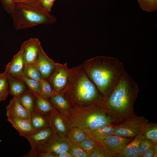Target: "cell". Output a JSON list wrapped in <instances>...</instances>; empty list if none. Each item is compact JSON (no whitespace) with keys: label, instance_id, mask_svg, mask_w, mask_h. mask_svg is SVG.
I'll return each instance as SVG.
<instances>
[{"label":"cell","instance_id":"obj_1","mask_svg":"<svg viewBox=\"0 0 157 157\" xmlns=\"http://www.w3.org/2000/svg\"><path fill=\"white\" fill-rule=\"evenodd\" d=\"M90 80L105 99L117 84L125 72L123 63L113 57L97 56L82 64Z\"/></svg>","mask_w":157,"mask_h":157},{"label":"cell","instance_id":"obj_2","mask_svg":"<svg viewBox=\"0 0 157 157\" xmlns=\"http://www.w3.org/2000/svg\"><path fill=\"white\" fill-rule=\"evenodd\" d=\"M139 88L126 71L103 104L114 121L118 124L135 116L133 107Z\"/></svg>","mask_w":157,"mask_h":157},{"label":"cell","instance_id":"obj_3","mask_svg":"<svg viewBox=\"0 0 157 157\" xmlns=\"http://www.w3.org/2000/svg\"><path fill=\"white\" fill-rule=\"evenodd\" d=\"M69 78L65 95L72 108L101 104L103 99L85 72L82 64L69 69Z\"/></svg>","mask_w":157,"mask_h":157},{"label":"cell","instance_id":"obj_4","mask_svg":"<svg viewBox=\"0 0 157 157\" xmlns=\"http://www.w3.org/2000/svg\"><path fill=\"white\" fill-rule=\"evenodd\" d=\"M64 115L70 128L76 127L83 130H91L115 123L103 103L83 107L72 108Z\"/></svg>","mask_w":157,"mask_h":157},{"label":"cell","instance_id":"obj_5","mask_svg":"<svg viewBox=\"0 0 157 157\" xmlns=\"http://www.w3.org/2000/svg\"><path fill=\"white\" fill-rule=\"evenodd\" d=\"M10 14L14 28L17 30L26 29L41 24H51L56 21V17L46 11L39 1L14 3Z\"/></svg>","mask_w":157,"mask_h":157},{"label":"cell","instance_id":"obj_6","mask_svg":"<svg viewBox=\"0 0 157 157\" xmlns=\"http://www.w3.org/2000/svg\"><path fill=\"white\" fill-rule=\"evenodd\" d=\"M67 138L61 137L54 134L47 140L33 149H30L22 157H37L39 154L44 153L58 154L68 151L72 145Z\"/></svg>","mask_w":157,"mask_h":157},{"label":"cell","instance_id":"obj_7","mask_svg":"<svg viewBox=\"0 0 157 157\" xmlns=\"http://www.w3.org/2000/svg\"><path fill=\"white\" fill-rule=\"evenodd\" d=\"M149 123L143 116L136 115L118 125H115L114 135L125 138H134L141 133Z\"/></svg>","mask_w":157,"mask_h":157},{"label":"cell","instance_id":"obj_8","mask_svg":"<svg viewBox=\"0 0 157 157\" xmlns=\"http://www.w3.org/2000/svg\"><path fill=\"white\" fill-rule=\"evenodd\" d=\"M134 138H125L112 135L101 140L93 139L96 144L104 150L106 157H116L123 148Z\"/></svg>","mask_w":157,"mask_h":157},{"label":"cell","instance_id":"obj_9","mask_svg":"<svg viewBox=\"0 0 157 157\" xmlns=\"http://www.w3.org/2000/svg\"><path fill=\"white\" fill-rule=\"evenodd\" d=\"M69 69L66 63H56L55 67L48 80L56 93H64L68 82Z\"/></svg>","mask_w":157,"mask_h":157},{"label":"cell","instance_id":"obj_10","mask_svg":"<svg viewBox=\"0 0 157 157\" xmlns=\"http://www.w3.org/2000/svg\"><path fill=\"white\" fill-rule=\"evenodd\" d=\"M48 117L49 126L54 134L63 137L67 136L71 128L63 113L55 108L48 114Z\"/></svg>","mask_w":157,"mask_h":157},{"label":"cell","instance_id":"obj_11","mask_svg":"<svg viewBox=\"0 0 157 157\" xmlns=\"http://www.w3.org/2000/svg\"><path fill=\"white\" fill-rule=\"evenodd\" d=\"M41 45L40 41L36 38H30L23 42L21 48L25 64L35 63Z\"/></svg>","mask_w":157,"mask_h":157},{"label":"cell","instance_id":"obj_12","mask_svg":"<svg viewBox=\"0 0 157 157\" xmlns=\"http://www.w3.org/2000/svg\"><path fill=\"white\" fill-rule=\"evenodd\" d=\"M35 63L43 78L48 79L55 67L56 63L46 55L41 45Z\"/></svg>","mask_w":157,"mask_h":157},{"label":"cell","instance_id":"obj_13","mask_svg":"<svg viewBox=\"0 0 157 157\" xmlns=\"http://www.w3.org/2000/svg\"><path fill=\"white\" fill-rule=\"evenodd\" d=\"M6 108L7 119H23L30 120L31 114L21 104L18 97H13Z\"/></svg>","mask_w":157,"mask_h":157},{"label":"cell","instance_id":"obj_14","mask_svg":"<svg viewBox=\"0 0 157 157\" xmlns=\"http://www.w3.org/2000/svg\"><path fill=\"white\" fill-rule=\"evenodd\" d=\"M54 133L49 126L35 131L24 136L29 142L33 149L47 140Z\"/></svg>","mask_w":157,"mask_h":157},{"label":"cell","instance_id":"obj_15","mask_svg":"<svg viewBox=\"0 0 157 157\" xmlns=\"http://www.w3.org/2000/svg\"><path fill=\"white\" fill-rule=\"evenodd\" d=\"M24 65L22 50L21 48L19 51L13 56L11 60L7 64L5 71L8 74L18 78L23 73Z\"/></svg>","mask_w":157,"mask_h":157},{"label":"cell","instance_id":"obj_16","mask_svg":"<svg viewBox=\"0 0 157 157\" xmlns=\"http://www.w3.org/2000/svg\"><path fill=\"white\" fill-rule=\"evenodd\" d=\"M144 138L142 133L135 136L130 142L123 148L116 157H139L138 146L140 142Z\"/></svg>","mask_w":157,"mask_h":157},{"label":"cell","instance_id":"obj_17","mask_svg":"<svg viewBox=\"0 0 157 157\" xmlns=\"http://www.w3.org/2000/svg\"><path fill=\"white\" fill-rule=\"evenodd\" d=\"M115 125H106L94 129L83 130L87 135L94 140H101L114 135Z\"/></svg>","mask_w":157,"mask_h":157},{"label":"cell","instance_id":"obj_18","mask_svg":"<svg viewBox=\"0 0 157 157\" xmlns=\"http://www.w3.org/2000/svg\"><path fill=\"white\" fill-rule=\"evenodd\" d=\"M7 76L9 85V94L13 97H19L27 90L28 88L23 81L10 74H7Z\"/></svg>","mask_w":157,"mask_h":157},{"label":"cell","instance_id":"obj_19","mask_svg":"<svg viewBox=\"0 0 157 157\" xmlns=\"http://www.w3.org/2000/svg\"><path fill=\"white\" fill-rule=\"evenodd\" d=\"M7 120L18 132L20 135L24 136L35 131L30 120L23 119H7Z\"/></svg>","mask_w":157,"mask_h":157},{"label":"cell","instance_id":"obj_20","mask_svg":"<svg viewBox=\"0 0 157 157\" xmlns=\"http://www.w3.org/2000/svg\"><path fill=\"white\" fill-rule=\"evenodd\" d=\"M48 99L53 106L64 114L67 113L72 108L63 93H56Z\"/></svg>","mask_w":157,"mask_h":157},{"label":"cell","instance_id":"obj_21","mask_svg":"<svg viewBox=\"0 0 157 157\" xmlns=\"http://www.w3.org/2000/svg\"><path fill=\"white\" fill-rule=\"evenodd\" d=\"M30 121L35 131L49 126L48 115L35 109L31 115Z\"/></svg>","mask_w":157,"mask_h":157},{"label":"cell","instance_id":"obj_22","mask_svg":"<svg viewBox=\"0 0 157 157\" xmlns=\"http://www.w3.org/2000/svg\"><path fill=\"white\" fill-rule=\"evenodd\" d=\"M32 92L34 96L35 109L48 115L55 108L48 99L44 98L39 94Z\"/></svg>","mask_w":157,"mask_h":157},{"label":"cell","instance_id":"obj_23","mask_svg":"<svg viewBox=\"0 0 157 157\" xmlns=\"http://www.w3.org/2000/svg\"><path fill=\"white\" fill-rule=\"evenodd\" d=\"M22 106L31 115L35 109L34 95L32 92L28 88L27 90L18 97Z\"/></svg>","mask_w":157,"mask_h":157},{"label":"cell","instance_id":"obj_24","mask_svg":"<svg viewBox=\"0 0 157 157\" xmlns=\"http://www.w3.org/2000/svg\"><path fill=\"white\" fill-rule=\"evenodd\" d=\"M67 139L72 144H77L81 142L88 136L81 129L76 127L71 128Z\"/></svg>","mask_w":157,"mask_h":157},{"label":"cell","instance_id":"obj_25","mask_svg":"<svg viewBox=\"0 0 157 157\" xmlns=\"http://www.w3.org/2000/svg\"><path fill=\"white\" fill-rule=\"evenodd\" d=\"M23 73L27 77L39 81L43 78L35 63L25 64Z\"/></svg>","mask_w":157,"mask_h":157},{"label":"cell","instance_id":"obj_26","mask_svg":"<svg viewBox=\"0 0 157 157\" xmlns=\"http://www.w3.org/2000/svg\"><path fill=\"white\" fill-rule=\"evenodd\" d=\"M39 82V94L43 97L49 99L56 93L53 90L48 79L43 78Z\"/></svg>","mask_w":157,"mask_h":157},{"label":"cell","instance_id":"obj_27","mask_svg":"<svg viewBox=\"0 0 157 157\" xmlns=\"http://www.w3.org/2000/svg\"><path fill=\"white\" fill-rule=\"evenodd\" d=\"M144 137L156 143H157V124L149 123L141 133Z\"/></svg>","mask_w":157,"mask_h":157},{"label":"cell","instance_id":"obj_28","mask_svg":"<svg viewBox=\"0 0 157 157\" xmlns=\"http://www.w3.org/2000/svg\"><path fill=\"white\" fill-rule=\"evenodd\" d=\"M9 94V85L7 73H0V101L6 100Z\"/></svg>","mask_w":157,"mask_h":157},{"label":"cell","instance_id":"obj_29","mask_svg":"<svg viewBox=\"0 0 157 157\" xmlns=\"http://www.w3.org/2000/svg\"><path fill=\"white\" fill-rule=\"evenodd\" d=\"M18 79L23 81L26 85L28 88L31 91L39 94V81L27 77L23 73Z\"/></svg>","mask_w":157,"mask_h":157},{"label":"cell","instance_id":"obj_30","mask_svg":"<svg viewBox=\"0 0 157 157\" xmlns=\"http://www.w3.org/2000/svg\"><path fill=\"white\" fill-rule=\"evenodd\" d=\"M76 145L81 147L89 155V156L97 145L94 139L88 136L81 142Z\"/></svg>","mask_w":157,"mask_h":157},{"label":"cell","instance_id":"obj_31","mask_svg":"<svg viewBox=\"0 0 157 157\" xmlns=\"http://www.w3.org/2000/svg\"><path fill=\"white\" fill-rule=\"evenodd\" d=\"M141 9L151 12L157 10V0H137Z\"/></svg>","mask_w":157,"mask_h":157},{"label":"cell","instance_id":"obj_32","mask_svg":"<svg viewBox=\"0 0 157 157\" xmlns=\"http://www.w3.org/2000/svg\"><path fill=\"white\" fill-rule=\"evenodd\" d=\"M157 144L144 137L141 140L138 146L139 157H142L144 154L150 148L154 147Z\"/></svg>","mask_w":157,"mask_h":157},{"label":"cell","instance_id":"obj_33","mask_svg":"<svg viewBox=\"0 0 157 157\" xmlns=\"http://www.w3.org/2000/svg\"><path fill=\"white\" fill-rule=\"evenodd\" d=\"M68 151L73 157H90L81 147L76 144H72Z\"/></svg>","mask_w":157,"mask_h":157},{"label":"cell","instance_id":"obj_34","mask_svg":"<svg viewBox=\"0 0 157 157\" xmlns=\"http://www.w3.org/2000/svg\"><path fill=\"white\" fill-rule=\"evenodd\" d=\"M90 157H106V156L104 150L97 144Z\"/></svg>","mask_w":157,"mask_h":157},{"label":"cell","instance_id":"obj_35","mask_svg":"<svg viewBox=\"0 0 157 157\" xmlns=\"http://www.w3.org/2000/svg\"><path fill=\"white\" fill-rule=\"evenodd\" d=\"M56 0H39L41 6L47 12H51L54 2Z\"/></svg>","mask_w":157,"mask_h":157},{"label":"cell","instance_id":"obj_36","mask_svg":"<svg viewBox=\"0 0 157 157\" xmlns=\"http://www.w3.org/2000/svg\"><path fill=\"white\" fill-rule=\"evenodd\" d=\"M1 0L5 10L8 13L10 14L14 7V4L12 0Z\"/></svg>","mask_w":157,"mask_h":157},{"label":"cell","instance_id":"obj_37","mask_svg":"<svg viewBox=\"0 0 157 157\" xmlns=\"http://www.w3.org/2000/svg\"><path fill=\"white\" fill-rule=\"evenodd\" d=\"M157 147L156 145L155 147L150 148L144 154L142 157H157Z\"/></svg>","mask_w":157,"mask_h":157},{"label":"cell","instance_id":"obj_38","mask_svg":"<svg viewBox=\"0 0 157 157\" xmlns=\"http://www.w3.org/2000/svg\"><path fill=\"white\" fill-rule=\"evenodd\" d=\"M56 157H73L68 151H65L58 154H56Z\"/></svg>","mask_w":157,"mask_h":157},{"label":"cell","instance_id":"obj_39","mask_svg":"<svg viewBox=\"0 0 157 157\" xmlns=\"http://www.w3.org/2000/svg\"><path fill=\"white\" fill-rule=\"evenodd\" d=\"M37 157H56V154L53 153H44L39 154Z\"/></svg>","mask_w":157,"mask_h":157},{"label":"cell","instance_id":"obj_40","mask_svg":"<svg viewBox=\"0 0 157 157\" xmlns=\"http://www.w3.org/2000/svg\"><path fill=\"white\" fill-rule=\"evenodd\" d=\"M14 4L17 3H31L39 1V0H12Z\"/></svg>","mask_w":157,"mask_h":157}]
</instances>
